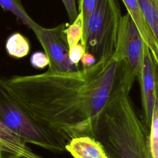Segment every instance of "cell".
Returning <instances> with one entry per match:
<instances>
[{"label": "cell", "mask_w": 158, "mask_h": 158, "mask_svg": "<svg viewBox=\"0 0 158 158\" xmlns=\"http://www.w3.org/2000/svg\"><path fill=\"white\" fill-rule=\"evenodd\" d=\"M127 65L114 55L71 72L51 71L1 78L6 92L33 120L66 143L95 138L99 117L121 89Z\"/></svg>", "instance_id": "6da1fadb"}, {"label": "cell", "mask_w": 158, "mask_h": 158, "mask_svg": "<svg viewBox=\"0 0 158 158\" xmlns=\"http://www.w3.org/2000/svg\"><path fill=\"white\" fill-rule=\"evenodd\" d=\"M147 128L129 94L119 90L102 112L95 138L109 158H153Z\"/></svg>", "instance_id": "7a4b0ae2"}, {"label": "cell", "mask_w": 158, "mask_h": 158, "mask_svg": "<svg viewBox=\"0 0 158 158\" xmlns=\"http://www.w3.org/2000/svg\"><path fill=\"white\" fill-rule=\"evenodd\" d=\"M122 16L118 0H98L88 23L86 52L98 60L112 57L116 50Z\"/></svg>", "instance_id": "3957f363"}, {"label": "cell", "mask_w": 158, "mask_h": 158, "mask_svg": "<svg viewBox=\"0 0 158 158\" xmlns=\"http://www.w3.org/2000/svg\"><path fill=\"white\" fill-rule=\"evenodd\" d=\"M0 122L27 143L54 153L66 151L65 141L33 120L2 89H0Z\"/></svg>", "instance_id": "277c9868"}, {"label": "cell", "mask_w": 158, "mask_h": 158, "mask_svg": "<svg viewBox=\"0 0 158 158\" xmlns=\"http://www.w3.org/2000/svg\"><path fill=\"white\" fill-rule=\"evenodd\" d=\"M146 45L136 24L127 12L122 17L114 56L126 62L128 81L131 86H133L136 78L138 80L140 77Z\"/></svg>", "instance_id": "5b68a950"}, {"label": "cell", "mask_w": 158, "mask_h": 158, "mask_svg": "<svg viewBox=\"0 0 158 158\" xmlns=\"http://www.w3.org/2000/svg\"><path fill=\"white\" fill-rule=\"evenodd\" d=\"M66 23L44 28L38 24L32 30L49 59L48 70L71 72L79 69L69 59V46L65 29Z\"/></svg>", "instance_id": "8992f818"}, {"label": "cell", "mask_w": 158, "mask_h": 158, "mask_svg": "<svg viewBox=\"0 0 158 158\" xmlns=\"http://www.w3.org/2000/svg\"><path fill=\"white\" fill-rule=\"evenodd\" d=\"M138 81L141 89L143 122L149 129L154 105L158 98V66L147 45L145 46L143 68Z\"/></svg>", "instance_id": "52a82bcc"}, {"label": "cell", "mask_w": 158, "mask_h": 158, "mask_svg": "<svg viewBox=\"0 0 158 158\" xmlns=\"http://www.w3.org/2000/svg\"><path fill=\"white\" fill-rule=\"evenodd\" d=\"M1 158H43L27 146L21 138L0 122Z\"/></svg>", "instance_id": "ba28073f"}, {"label": "cell", "mask_w": 158, "mask_h": 158, "mask_svg": "<svg viewBox=\"0 0 158 158\" xmlns=\"http://www.w3.org/2000/svg\"><path fill=\"white\" fill-rule=\"evenodd\" d=\"M73 158H109L102 144L89 136L74 138L65 145Z\"/></svg>", "instance_id": "9c48e42d"}, {"label": "cell", "mask_w": 158, "mask_h": 158, "mask_svg": "<svg viewBox=\"0 0 158 158\" xmlns=\"http://www.w3.org/2000/svg\"><path fill=\"white\" fill-rule=\"evenodd\" d=\"M122 1L127 10V12L130 15L136 24L143 40L149 48L158 66V47L154 35L144 19L138 0Z\"/></svg>", "instance_id": "30bf717a"}, {"label": "cell", "mask_w": 158, "mask_h": 158, "mask_svg": "<svg viewBox=\"0 0 158 158\" xmlns=\"http://www.w3.org/2000/svg\"><path fill=\"white\" fill-rule=\"evenodd\" d=\"M5 47L10 56L17 59L27 56L30 51L28 40L19 32L12 33L7 38Z\"/></svg>", "instance_id": "8fae6325"}, {"label": "cell", "mask_w": 158, "mask_h": 158, "mask_svg": "<svg viewBox=\"0 0 158 158\" xmlns=\"http://www.w3.org/2000/svg\"><path fill=\"white\" fill-rule=\"evenodd\" d=\"M158 47V0H138Z\"/></svg>", "instance_id": "7c38bea8"}, {"label": "cell", "mask_w": 158, "mask_h": 158, "mask_svg": "<svg viewBox=\"0 0 158 158\" xmlns=\"http://www.w3.org/2000/svg\"><path fill=\"white\" fill-rule=\"evenodd\" d=\"M0 5L4 11L12 12L28 28L33 30L38 25L27 14L21 0H0Z\"/></svg>", "instance_id": "4fadbf2b"}, {"label": "cell", "mask_w": 158, "mask_h": 158, "mask_svg": "<svg viewBox=\"0 0 158 158\" xmlns=\"http://www.w3.org/2000/svg\"><path fill=\"white\" fill-rule=\"evenodd\" d=\"M69 48L77 44L83 36V22L81 13L79 12L74 21L67 26L64 30Z\"/></svg>", "instance_id": "5bb4252c"}, {"label": "cell", "mask_w": 158, "mask_h": 158, "mask_svg": "<svg viewBox=\"0 0 158 158\" xmlns=\"http://www.w3.org/2000/svg\"><path fill=\"white\" fill-rule=\"evenodd\" d=\"M98 0H78V12L81 13L83 22V36L81 43L85 46V41L87 34L88 23L91 16L94 12Z\"/></svg>", "instance_id": "9a60e30c"}, {"label": "cell", "mask_w": 158, "mask_h": 158, "mask_svg": "<svg viewBox=\"0 0 158 158\" xmlns=\"http://www.w3.org/2000/svg\"><path fill=\"white\" fill-rule=\"evenodd\" d=\"M149 130V143L151 154L153 158H158V98L154 105Z\"/></svg>", "instance_id": "2e32d148"}, {"label": "cell", "mask_w": 158, "mask_h": 158, "mask_svg": "<svg viewBox=\"0 0 158 158\" xmlns=\"http://www.w3.org/2000/svg\"><path fill=\"white\" fill-rule=\"evenodd\" d=\"M31 65L35 69H43L49 64V59L45 52L38 51L32 54L30 57Z\"/></svg>", "instance_id": "e0dca14e"}, {"label": "cell", "mask_w": 158, "mask_h": 158, "mask_svg": "<svg viewBox=\"0 0 158 158\" xmlns=\"http://www.w3.org/2000/svg\"><path fill=\"white\" fill-rule=\"evenodd\" d=\"M85 52V46L80 42L69 49V59L73 64L78 67V63Z\"/></svg>", "instance_id": "ac0fdd59"}, {"label": "cell", "mask_w": 158, "mask_h": 158, "mask_svg": "<svg viewBox=\"0 0 158 158\" xmlns=\"http://www.w3.org/2000/svg\"><path fill=\"white\" fill-rule=\"evenodd\" d=\"M69 19L70 23H72L78 15V10L77 8L76 0H61Z\"/></svg>", "instance_id": "d6986e66"}, {"label": "cell", "mask_w": 158, "mask_h": 158, "mask_svg": "<svg viewBox=\"0 0 158 158\" xmlns=\"http://www.w3.org/2000/svg\"><path fill=\"white\" fill-rule=\"evenodd\" d=\"M98 60L96 57L90 52H86L81 59V63L83 66V68L89 67L97 62Z\"/></svg>", "instance_id": "ffe728a7"}]
</instances>
